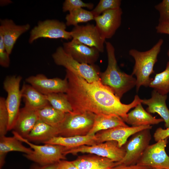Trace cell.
I'll use <instances>...</instances> for the list:
<instances>
[{
    "label": "cell",
    "mask_w": 169,
    "mask_h": 169,
    "mask_svg": "<svg viewBox=\"0 0 169 169\" xmlns=\"http://www.w3.org/2000/svg\"><path fill=\"white\" fill-rule=\"evenodd\" d=\"M150 130H143L132 136L123 146L125 151L124 157L120 161L115 162V166L136 164L149 145L151 138Z\"/></svg>",
    "instance_id": "52a82bcc"
},
{
    "label": "cell",
    "mask_w": 169,
    "mask_h": 169,
    "mask_svg": "<svg viewBox=\"0 0 169 169\" xmlns=\"http://www.w3.org/2000/svg\"><path fill=\"white\" fill-rule=\"evenodd\" d=\"M82 7L92 9L94 7V4L85 3L80 0H66L63 4L62 9L64 12L69 11V12Z\"/></svg>",
    "instance_id": "d6a6232c"
},
{
    "label": "cell",
    "mask_w": 169,
    "mask_h": 169,
    "mask_svg": "<svg viewBox=\"0 0 169 169\" xmlns=\"http://www.w3.org/2000/svg\"><path fill=\"white\" fill-rule=\"evenodd\" d=\"M108 57L106 70L100 73V80L109 88L115 95L120 99L123 95L136 85V79L131 74L121 71L119 69L115 56V49L110 42H105Z\"/></svg>",
    "instance_id": "7a4b0ae2"
},
{
    "label": "cell",
    "mask_w": 169,
    "mask_h": 169,
    "mask_svg": "<svg viewBox=\"0 0 169 169\" xmlns=\"http://www.w3.org/2000/svg\"><path fill=\"white\" fill-rule=\"evenodd\" d=\"M72 162L79 169H110L115 165L111 160L97 155L79 156Z\"/></svg>",
    "instance_id": "603a6c76"
},
{
    "label": "cell",
    "mask_w": 169,
    "mask_h": 169,
    "mask_svg": "<svg viewBox=\"0 0 169 169\" xmlns=\"http://www.w3.org/2000/svg\"><path fill=\"white\" fill-rule=\"evenodd\" d=\"M72 39L77 40L90 47H94L100 52L104 51L105 39L101 35L96 26L88 24L77 25L71 31Z\"/></svg>",
    "instance_id": "5bb4252c"
},
{
    "label": "cell",
    "mask_w": 169,
    "mask_h": 169,
    "mask_svg": "<svg viewBox=\"0 0 169 169\" xmlns=\"http://www.w3.org/2000/svg\"><path fill=\"white\" fill-rule=\"evenodd\" d=\"M94 16L91 11H89L83 8L74 10L69 12L65 17L66 24L67 26L73 25L75 26L80 23L87 22L94 20Z\"/></svg>",
    "instance_id": "f546056e"
},
{
    "label": "cell",
    "mask_w": 169,
    "mask_h": 169,
    "mask_svg": "<svg viewBox=\"0 0 169 169\" xmlns=\"http://www.w3.org/2000/svg\"><path fill=\"white\" fill-rule=\"evenodd\" d=\"M20 141L13 136L8 137L5 136H0V168L2 169L5 162L6 154L13 151H18L29 154L33 151L30 147L24 146Z\"/></svg>",
    "instance_id": "cb8c5ba5"
},
{
    "label": "cell",
    "mask_w": 169,
    "mask_h": 169,
    "mask_svg": "<svg viewBox=\"0 0 169 169\" xmlns=\"http://www.w3.org/2000/svg\"><path fill=\"white\" fill-rule=\"evenodd\" d=\"M152 169H157V168H153Z\"/></svg>",
    "instance_id": "b9f144b4"
},
{
    "label": "cell",
    "mask_w": 169,
    "mask_h": 169,
    "mask_svg": "<svg viewBox=\"0 0 169 169\" xmlns=\"http://www.w3.org/2000/svg\"><path fill=\"white\" fill-rule=\"evenodd\" d=\"M124 121L132 126L138 127L156 125L164 121L162 118L157 119L145 110L141 103H140L127 113Z\"/></svg>",
    "instance_id": "ffe728a7"
},
{
    "label": "cell",
    "mask_w": 169,
    "mask_h": 169,
    "mask_svg": "<svg viewBox=\"0 0 169 169\" xmlns=\"http://www.w3.org/2000/svg\"><path fill=\"white\" fill-rule=\"evenodd\" d=\"M58 135L56 127L38 120L30 133L25 138L30 142L44 143L52 138L58 136Z\"/></svg>",
    "instance_id": "484cf974"
},
{
    "label": "cell",
    "mask_w": 169,
    "mask_h": 169,
    "mask_svg": "<svg viewBox=\"0 0 169 169\" xmlns=\"http://www.w3.org/2000/svg\"><path fill=\"white\" fill-rule=\"evenodd\" d=\"M155 8L159 13V23L169 21V0H163Z\"/></svg>",
    "instance_id": "836d02e7"
},
{
    "label": "cell",
    "mask_w": 169,
    "mask_h": 169,
    "mask_svg": "<svg viewBox=\"0 0 169 169\" xmlns=\"http://www.w3.org/2000/svg\"><path fill=\"white\" fill-rule=\"evenodd\" d=\"M153 136L156 142L169 138V127L165 129L161 127L158 128L155 131Z\"/></svg>",
    "instance_id": "d590c367"
},
{
    "label": "cell",
    "mask_w": 169,
    "mask_h": 169,
    "mask_svg": "<svg viewBox=\"0 0 169 169\" xmlns=\"http://www.w3.org/2000/svg\"><path fill=\"white\" fill-rule=\"evenodd\" d=\"M38 120L57 127L62 122L65 113L53 107L49 104L36 110Z\"/></svg>",
    "instance_id": "4316f807"
},
{
    "label": "cell",
    "mask_w": 169,
    "mask_h": 169,
    "mask_svg": "<svg viewBox=\"0 0 169 169\" xmlns=\"http://www.w3.org/2000/svg\"><path fill=\"white\" fill-rule=\"evenodd\" d=\"M45 96L49 104L55 109L65 113L73 112L65 93H53Z\"/></svg>",
    "instance_id": "83f0119b"
},
{
    "label": "cell",
    "mask_w": 169,
    "mask_h": 169,
    "mask_svg": "<svg viewBox=\"0 0 169 169\" xmlns=\"http://www.w3.org/2000/svg\"><path fill=\"white\" fill-rule=\"evenodd\" d=\"M168 138L149 145L136 164L152 168L169 169V156L165 151Z\"/></svg>",
    "instance_id": "8fae6325"
},
{
    "label": "cell",
    "mask_w": 169,
    "mask_h": 169,
    "mask_svg": "<svg viewBox=\"0 0 169 169\" xmlns=\"http://www.w3.org/2000/svg\"><path fill=\"white\" fill-rule=\"evenodd\" d=\"M95 115L89 112L66 113L64 119L56 127L58 136L87 135L93 126Z\"/></svg>",
    "instance_id": "277c9868"
},
{
    "label": "cell",
    "mask_w": 169,
    "mask_h": 169,
    "mask_svg": "<svg viewBox=\"0 0 169 169\" xmlns=\"http://www.w3.org/2000/svg\"><path fill=\"white\" fill-rule=\"evenodd\" d=\"M0 33L3 36L6 50L10 54L14 44L19 36L30 28L29 24L17 25L11 19L0 21Z\"/></svg>",
    "instance_id": "e0dca14e"
},
{
    "label": "cell",
    "mask_w": 169,
    "mask_h": 169,
    "mask_svg": "<svg viewBox=\"0 0 169 169\" xmlns=\"http://www.w3.org/2000/svg\"><path fill=\"white\" fill-rule=\"evenodd\" d=\"M123 12L120 8L106 11L94 18L96 26L105 39L111 38L120 27Z\"/></svg>",
    "instance_id": "9a60e30c"
},
{
    "label": "cell",
    "mask_w": 169,
    "mask_h": 169,
    "mask_svg": "<svg viewBox=\"0 0 169 169\" xmlns=\"http://www.w3.org/2000/svg\"><path fill=\"white\" fill-rule=\"evenodd\" d=\"M96 141L95 135L67 137L56 136L52 138L44 144L60 145L68 150L83 145H93L97 144Z\"/></svg>",
    "instance_id": "44dd1931"
},
{
    "label": "cell",
    "mask_w": 169,
    "mask_h": 169,
    "mask_svg": "<svg viewBox=\"0 0 169 169\" xmlns=\"http://www.w3.org/2000/svg\"><path fill=\"white\" fill-rule=\"evenodd\" d=\"M163 39H159L151 49L141 51L135 49H131L129 54L135 60V64L132 74L136 77V90L138 91L143 86H149L153 79L150 75L154 72L153 68L157 61V57L163 43Z\"/></svg>",
    "instance_id": "3957f363"
},
{
    "label": "cell",
    "mask_w": 169,
    "mask_h": 169,
    "mask_svg": "<svg viewBox=\"0 0 169 169\" xmlns=\"http://www.w3.org/2000/svg\"><path fill=\"white\" fill-rule=\"evenodd\" d=\"M58 169H79L73 163L65 160L60 161L57 163Z\"/></svg>",
    "instance_id": "74e56055"
},
{
    "label": "cell",
    "mask_w": 169,
    "mask_h": 169,
    "mask_svg": "<svg viewBox=\"0 0 169 169\" xmlns=\"http://www.w3.org/2000/svg\"><path fill=\"white\" fill-rule=\"evenodd\" d=\"M155 29L157 33L169 35V21L159 23Z\"/></svg>",
    "instance_id": "8d00e7d4"
},
{
    "label": "cell",
    "mask_w": 169,
    "mask_h": 169,
    "mask_svg": "<svg viewBox=\"0 0 169 169\" xmlns=\"http://www.w3.org/2000/svg\"><path fill=\"white\" fill-rule=\"evenodd\" d=\"M121 2L120 0H100L91 12L95 17L106 11L120 8Z\"/></svg>",
    "instance_id": "4dcf8cb0"
},
{
    "label": "cell",
    "mask_w": 169,
    "mask_h": 169,
    "mask_svg": "<svg viewBox=\"0 0 169 169\" xmlns=\"http://www.w3.org/2000/svg\"><path fill=\"white\" fill-rule=\"evenodd\" d=\"M167 55L168 57L169 58V48L167 52Z\"/></svg>",
    "instance_id": "60d3db41"
},
{
    "label": "cell",
    "mask_w": 169,
    "mask_h": 169,
    "mask_svg": "<svg viewBox=\"0 0 169 169\" xmlns=\"http://www.w3.org/2000/svg\"><path fill=\"white\" fill-rule=\"evenodd\" d=\"M38 120L36 110L24 106L20 110L13 131L26 138Z\"/></svg>",
    "instance_id": "d6986e66"
},
{
    "label": "cell",
    "mask_w": 169,
    "mask_h": 169,
    "mask_svg": "<svg viewBox=\"0 0 169 169\" xmlns=\"http://www.w3.org/2000/svg\"><path fill=\"white\" fill-rule=\"evenodd\" d=\"M151 97L142 99L141 104L147 105L146 111L149 113H157L165 122L166 128L169 127V109L167 106L166 100L167 95H162L155 90L152 91Z\"/></svg>",
    "instance_id": "ac0fdd59"
},
{
    "label": "cell",
    "mask_w": 169,
    "mask_h": 169,
    "mask_svg": "<svg viewBox=\"0 0 169 169\" xmlns=\"http://www.w3.org/2000/svg\"><path fill=\"white\" fill-rule=\"evenodd\" d=\"M13 136L18 140L28 144L33 151L32 153L24 154L27 159L40 166L57 163L60 161L66 159L64 154L67 149L62 146L56 145L45 144L43 145L34 144L26 138L20 136L16 132H12Z\"/></svg>",
    "instance_id": "5b68a950"
},
{
    "label": "cell",
    "mask_w": 169,
    "mask_h": 169,
    "mask_svg": "<svg viewBox=\"0 0 169 169\" xmlns=\"http://www.w3.org/2000/svg\"><path fill=\"white\" fill-rule=\"evenodd\" d=\"M54 63L73 73L79 75L89 83L100 80L99 72L94 64L80 63L66 53L63 47H59L52 54Z\"/></svg>",
    "instance_id": "8992f818"
},
{
    "label": "cell",
    "mask_w": 169,
    "mask_h": 169,
    "mask_svg": "<svg viewBox=\"0 0 169 169\" xmlns=\"http://www.w3.org/2000/svg\"><path fill=\"white\" fill-rule=\"evenodd\" d=\"M66 28L65 23L57 20L39 21L30 32L29 43L32 44L38 39L42 38H62L66 40L72 39L71 31H66Z\"/></svg>",
    "instance_id": "30bf717a"
},
{
    "label": "cell",
    "mask_w": 169,
    "mask_h": 169,
    "mask_svg": "<svg viewBox=\"0 0 169 169\" xmlns=\"http://www.w3.org/2000/svg\"><path fill=\"white\" fill-rule=\"evenodd\" d=\"M9 54L6 51L2 34L0 33V64L7 68L10 64Z\"/></svg>",
    "instance_id": "e575fe53"
},
{
    "label": "cell",
    "mask_w": 169,
    "mask_h": 169,
    "mask_svg": "<svg viewBox=\"0 0 169 169\" xmlns=\"http://www.w3.org/2000/svg\"><path fill=\"white\" fill-rule=\"evenodd\" d=\"M22 97L25 106L36 110L49 104L46 96L29 84H24L21 90Z\"/></svg>",
    "instance_id": "7402d4cb"
},
{
    "label": "cell",
    "mask_w": 169,
    "mask_h": 169,
    "mask_svg": "<svg viewBox=\"0 0 169 169\" xmlns=\"http://www.w3.org/2000/svg\"><path fill=\"white\" fill-rule=\"evenodd\" d=\"M110 169H152V168L136 164L128 166H117L113 167Z\"/></svg>",
    "instance_id": "f35d334b"
},
{
    "label": "cell",
    "mask_w": 169,
    "mask_h": 169,
    "mask_svg": "<svg viewBox=\"0 0 169 169\" xmlns=\"http://www.w3.org/2000/svg\"><path fill=\"white\" fill-rule=\"evenodd\" d=\"M26 82L44 95L53 93H66L68 82L65 77L64 79L55 78H48L44 74H38L27 78Z\"/></svg>",
    "instance_id": "7c38bea8"
},
{
    "label": "cell",
    "mask_w": 169,
    "mask_h": 169,
    "mask_svg": "<svg viewBox=\"0 0 169 169\" xmlns=\"http://www.w3.org/2000/svg\"><path fill=\"white\" fill-rule=\"evenodd\" d=\"M57 163L45 166L34 165L30 169H58Z\"/></svg>",
    "instance_id": "ab89813d"
},
{
    "label": "cell",
    "mask_w": 169,
    "mask_h": 169,
    "mask_svg": "<svg viewBox=\"0 0 169 169\" xmlns=\"http://www.w3.org/2000/svg\"><path fill=\"white\" fill-rule=\"evenodd\" d=\"M151 125L138 127L118 126L99 131L95 134L97 144L107 141H114L117 142L119 147L123 146L131 136L140 131L151 129Z\"/></svg>",
    "instance_id": "2e32d148"
},
{
    "label": "cell",
    "mask_w": 169,
    "mask_h": 169,
    "mask_svg": "<svg viewBox=\"0 0 169 169\" xmlns=\"http://www.w3.org/2000/svg\"><path fill=\"white\" fill-rule=\"evenodd\" d=\"M64 51L78 62L88 64H94L99 56L100 52L96 48L89 47L72 39L71 41L63 44Z\"/></svg>",
    "instance_id": "4fadbf2b"
},
{
    "label": "cell",
    "mask_w": 169,
    "mask_h": 169,
    "mask_svg": "<svg viewBox=\"0 0 169 169\" xmlns=\"http://www.w3.org/2000/svg\"><path fill=\"white\" fill-rule=\"evenodd\" d=\"M149 87L162 95H167L169 93V61L165 69L156 74Z\"/></svg>",
    "instance_id": "f1b7e54d"
},
{
    "label": "cell",
    "mask_w": 169,
    "mask_h": 169,
    "mask_svg": "<svg viewBox=\"0 0 169 169\" xmlns=\"http://www.w3.org/2000/svg\"><path fill=\"white\" fill-rule=\"evenodd\" d=\"M8 115L6 105L5 99L0 97V136H5L8 131Z\"/></svg>",
    "instance_id": "1f68e13d"
},
{
    "label": "cell",
    "mask_w": 169,
    "mask_h": 169,
    "mask_svg": "<svg viewBox=\"0 0 169 169\" xmlns=\"http://www.w3.org/2000/svg\"><path fill=\"white\" fill-rule=\"evenodd\" d=\"M120 126H128L119 116L114 115H96L93 126L87 135L94 136L100 131Z\"/></svg>",
    "instance_id": "d4e9b609"
},
{
    "label": "cell",
    "mask_w": 169,
    "mask_h": 169,
    "mask_svg": "<svg viewBox=\"0 0 169 169\" xmlns=\"http://www.w3.org/2000/svg\"><path fill=\"white\" fill-rule=\"evenodd\" d=\"M22 79L20 76H9L3 83V88L7 93L5 104L8 115V131L13 129L20 110L22 97L20 85Z\"/></svg>",
    "instance_id": "ba28073f"
},
{
    "label": "cell",
    "mask_w": 169,
    "mask_h": 169,
    "mask_svg": "<svg viewBox=\"0 0 169 169\" xmlns=\"http://www.w3.org/2000/svg\"><path fill=\"white\" fill-rule=\"evenodd\" d=\"M79 153H89L108 158L114 162L120 161L124 157L125 151L124 146H119L117 142L107 141L91 146L83 145L67 150L65 155L71 154L76 155Z\"/></svg>",
    "instance_id": "9c48e42d"
},
{
    "label": "cell",
    "mask_w": 169,
    "mask_h": 169,
    "mask_svg": "<svg viewBox=\"0 0 169 169\" xmlns=\"http://www.w3.org/2000/svg\"><path fill=\"white\" fill-rule=\"evenodd\" d=\"M65 77L68 82L65 93L74 112L114 115L124 121L129 111L142 101L136 95L131 103L124 104L100 80L89 83L81 76L67 70Z\"/></svg>",
    "instance_id": "6da1fadb"
}]
</instances>
